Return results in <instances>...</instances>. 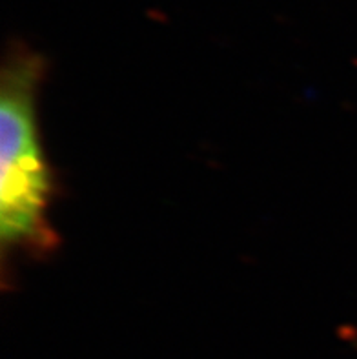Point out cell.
Listing matches in <instances>:
<instances>
[{
  "mask_svg": "<svg viewBox=\"0 0 357 359\" xmlns=\"http://www.w3.org/2000/svg\"><path fill=\"white\" fill-rule=\"evenodd\" d=\"M48 60L11 41L0 69V250L2 281L18 259L46 261L60 237L50 221L57 179L46 157L36 100Z\"/></svg>",
  "mask_w": 357,
  "mask_h": 359,
  "instance_id": "cell-1",
  "label": "cell"
}]
</instances>
